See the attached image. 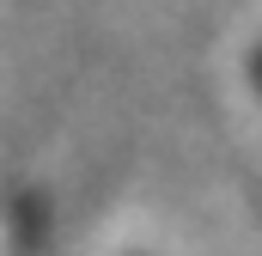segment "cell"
<instances>
[{
  "mask_svg": "<svg viewBox=\"0 0 262 256\" xmlns=\"http://www.w3.org/2000/svg\"><path fill=\"white\" fill-rule=\"evenodd\" d=\"M244 73H250V92H256V104H262V43H250V55H244Z\"/></svg>",
  "mask_w": 262,
  "mask_h": 256,
  "instance_id": "obj_1",
  "label": "cell"
}]
</instances>
